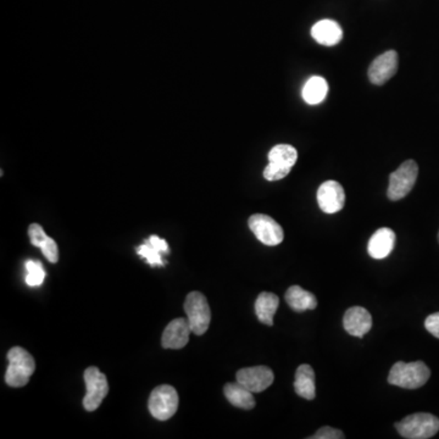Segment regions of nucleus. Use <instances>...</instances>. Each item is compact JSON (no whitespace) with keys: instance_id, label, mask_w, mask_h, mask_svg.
Returning a JSON list of instances; mask_svg holds the SVG:
<instances>
[{"instance_id":"10","label":"nucleus","mask_w":439,"mask_h":439,"mask_svg":"<svg viewBox=\"0 0 439 439\" xmlns=\"http://www.w3.org/2000/svg\"><path fill=\"white\" fill-rule=\"evenodd\" d=\"M398 71V54L395 50H388L372 61L369 68V78L373 85L382 86L390 81Z\"/></svg>"},{"instance_id":"14","label":"nucleus","mask_w":439,"mask_h":439,"mask_svg":"<svg viewBox=\"0 0 439 439\" xmlns=\"http://www.w3.org/2000/svg\"><path fill=\"white\" fill-rule=\"evenodd\" d=\"M395 233L388 227H382L377 230L367 245V252L372 259H385L392 253L395 245Z\"/></svg>"},{"instance_id":"6","label":"nucleus","mask_w":439,"mask_h":439,"mask_svg":"<svg viewBox=\"0 0 439 439\" xmlns=\"http://www.w3.org/2000/svg\"><path fill=\"white\" fill-rule=\"evenodd\" d=\"M178 403V394L173 385H161L150 394L148 408L156 420L166 421L176 414Z\"/></svg>"},{"instance_id":"2","label":"nucleus","mask_w":439,"mask_h":439,"mask_svg":"<svg viewBox=\"0 0 439 439\" xmlns=\"http://www.w3.org/2000/svg\"><path fill=\"white\" fill-rule=\"evenodd\" d=\"M8 360L9 366L5 373V382L13 388L27 385L36 370V361L31 354L21 347H14L8 353Z\"/></svg>"},{"instance_id":"28","label":"nucleus","mask_w":439,"mask_h":439,"mask_svg":"<svg viewBox=\"0 0 439 439\" xmlns=\"http://www.w3.org/2000/svg\"><path fill=\"white\" fill-rule=\"evenodd\" d=\"M426 330L430 332L431 335H435L439 340V313L432 314L426 319Z\"/></svg>"},{"instance_id":"11","label":"nucleus","mask_w":439,"mask_h":439,"mask_svg":"<svg viewBox=\"0 0 439 439\" xmlns=\"http://www.w3.org/2000/svg\"><path fill=\"white\" fill-rule=\"evenodd\" d=\"M317 203L323 213L335 214L345 204L343 187L337 181H326L317 190Z\"/></svg>"},{"instance_id":"29","label":"nucleus","mask_w":439,"mask_h":439,"mask_svg":"<svg viewBox=\"0 0 439 439\" xmlns=\"http://www.w3.org/2000/svg\"><path fill=\"white\" fill-rule=\"evenodd\" d=\"M148 242L154 247L155 249H158L160 253H168V245L166 243V240L160 238L158 235H152Z\"/></svg>"},{"instance_id":"27","label":"nucleus","mask_w":439,"mask_h":439,"mask_svg":"<svg viewBox=\"0 0 439 439\" xmlns=\"http://www.w3.org/2000/svg\"><path fill=\"white\" fill-rule=\"evenodd\" d=\"M345 438V433L340 430L333 428L330 426H325L317 431L315 435H311L310 439H343Z\"/></svg>"},{"instance_id":"3","label":"nucleus","mask_w":439,"mask_h":439,"mask_svg":"<svg viewBox=\"0 0 439 439\" xmlns=\"http://www.w3.org/2000/svg\"><path fill=\"white\" fill-rule=\"evenodd\" d=\"M395 428L404 438H432L439 431V419L428 412H417L397 422Z\"/></svg>"},{"instance_id":"25","label":"nucleus","mask_w":439,"mask_h":439,"mask_svg":"<svg viewBox=\"0 0 439 439\" xmlns=\"http://www.w3.org/2000/svg\"><path fill=\"white\" fill-rule=\"evenodd\" d=\"M28 235H30L32 245L38 247V248H41L42 245L48 240V235L43 230V227L38 223H32L31 226L28 227Z\"/></svg>"},{"instance_id":"12","label":"nucleus","mask_w":439,"mask_h":439,"mask_svg":"<svg viewBox=\"0 0 439 439\" xmlns=\"http://www.w3.org/2000/svg\"><path fill=\"white\" fill-rule=\"evenodd\" d=\"M190 322L185 317H178L168 323L163 337L161 345L165 349H182L186 347L190 340Z\"/></svg>"},{"instance_id":"13","label":"nucleus","mask_w":439,"mask_h":439,"mask_svg":"<svg viewBox=\"0 0 439 439\" xmlns=\"http://www.w3.org/2000/svg\"><path fill=\"white\" fill-rule=\"evenodd\" d=\"M343 326L349 335L362 338L372 327L371 314L362 307H353L345 311Z\"/></svg>"},{"instance_id":"20","label":"nucleus","mask_w":439,"mask_h":439,"mask_svg":"<svg viewBox=\"0 0 439 439\" xmlns=\"http://www.w3.org/2000/svg\"><path fill=\"white\" fill-rule=\"evenodd\" d=\"M328 93V85L326 80L321 76H314L309 78L303 88V99L309 105H316L322 103Z\"/></svg>"},{"instance_id":"16","label":"nucleus","mask_w":439,"mask_h":439,"mask_svg":"<svg viewBox=\"0 0 439 439\" xmlns=\"http://www.w3.org/2000/svg\"><path fill=\"white\" fill-rule=\"evenodd\" d=\"M295 393L299 397L313 400L316 395V385H315V372L313 367L308 364H303L297 369L295 380Z\"/></svg>"},{"instance_id":"5","label":"nucleus","mask_w":439,"mask_h":439,"mask_svg":"<svg viewBox=\"0 0 439 439\" xmlns=\"http://www.w3.org/2000/svg\"><path fill=\"white\" fill-rule=\"evenodd\" d=\"M419 176L416 161L407 160L394 173H390L387 195L392 202L403 199L412 192Z\"/></svg>"},{"instance_id":"9","label":"nucleus","mask_w":439,"mask_h":439,"mask_svg":"<svg viewBox=\"0 0 439 439\" xmlns=\"http://www.w3.org/2000/svg\"><path fill=\"white\" fill-rule=\"evenodd\" d=\"M273 380V372L267 366L245 367L237 372V382L253 393H260L267 390Z\"/></svg>"},{"instance_id":"24","label":"nucleus","mask_w":439,"mask_h":439,"mask_svg":"<svg viewBox=\"0 0 439 439\" xmlns=\"http://www.w3.org/2000/svg\"><path fill=\"white\" fill-rule=\"evenodd\" d=\"M292 168H285L275 165V163H268L265 170H264V177L267 181H280L285 176H288Z\"/></svg>"},{"instance_id":"15","label":"nucleus","mask_w":439,"mask_h":439,"mask_svg":"<svg viewBox=\"0 0 439 439\" xmlns=\"http://www.w3.org/2000/svg\"><path fill=\"white\" fill-rule=\"evenodd\" d=\"M314 39L322 46L333 47L338 44L343 38V31L340 23L333 20H321L311 28Z\"/></svg>"},{"instance_id":"30","label":"nucleus","mask_w":439,"mask_h":439,"mask_svg":"<svg viewBox=\"0 0 439 439\" xmlns=\"http://www.w3.org/2000/svg\"><path fill=\"white\" fill-rule=\"evenodd\" d=\"M438 242H439V232H438Z\"/></svg>"},{"instance_id":"1","label":"nucleus","mask_w":439,"mask_h":439,"mask_svg":"<svg viewBox=\"0 0 439 439\" xmlns=\"http://www.w3.org/2000/svg\"><path fill=\"white\" fill-rule=\"evenodd\" d=\"M431 371L425 362L398 361L390 369L388 382L407 390H416L430 380Z\"/></svg>"},{"instance_id":"21","label":"nucleus","mask_w":439,"mask_h":439,"mask_svg":"<svg viewBox=\"0 0 439 439\" xmlns=\"http://www.w3.org/2000/svg\"><path fill=\"white\" fill-rule=\"evenodd\" d=\"M298 160V153L295 147L290 144L275 145L268 153V163L281 168H292Z\"/></svg>"},{"instance_id":"22","label":"nucleus","mask_w":439,"mask_h":439,"mask_svg":"<svg viewBox=\"0 0 439 439\" xmlns=\"http://www.w3.org/2000/svg\"><path fill=\"white\" fill-rule=\"evenodd\" d=\"M26 270H27V276H26V283L30 287H39L44 282L46 277V271L43 268V265L39 261L35 260H28L26 263Z\"/></svg>"},{"instance_id":"26","label":"nucleus","mask_w":439,"mask_h":439,"mask_svg":"<svg viewBox=\"0 0 439 439\" xmlns=\"http://www.w3.org/2000/svg\"><path fill=\"white\" fill-rule=\"evenodd\" d=\"M41 250L50 263L56 264L59 261V249H58L56 242L53 238L48 237V240L42 245Z\"/></svg>"},{"instance_id":"8","label":"nucleus","mask_w":439,"mask_h":439,"mask_svg":"<svg viewBox=\"0 0 439 439\" xmlns=\"http://www.w3.org/2000/svg\"><path fill=\"white\" fill-rule=\"evenodd\" d=\"M248 225H249V228L255 237L263 245H268V247H276L283 242L285 233H283L282 227L273 218L267 216V215L255 214L253 216H250L249 220H248Z\"/></svg>"},{"instance_id":"19","label":"nucleus","mask_w":439,"mask_h":439,"mask_svg":"<svg viewBox=\"0 0 439 439\" xmlns=\"http://www.w3.org/2000/svg\"><path fill=\"white\" fill-rule=\"evenodd\" d=\"M223 393L227 400L235 407V408L245 409V410H252L255 407V399L253 397V392H250L248 388L240 383H227L223 388Z\"/></svg>"},{"instance_id":"4","label":"nucleus","mask_w":439,"mask_h":439,"mask_svg":"<svg viewBox=\"0 0 439 439\" xmlns=\"http://www.w3.org/2000/svg\"><path fill=\"white\" fill-rule=\"evenodd\" d=\"M185 311L192 332L197 335H204L211 321V310L205 295L200 292H190L185 302Z\"/></svg>"},{"instance_id":"7","label":"nucleus","mask_w":439,"mask_h":439,"mask_svg":"<svg viewBox=\"0 0 439 439\" xmlns=\"http://www.w3.org/2000/svg\"><path fill=\"white\" fill-rule=\"evenodd\" d=\"M85 382L87 392L83 407L87 412H94L109 393V383L104 373L95 366L88 367L85 371Z\"/></svg>"},{"instance_id":"18","label":"nucleus","mask_w":439,"mask_h":439,"mask_svg":"<svg viewBox=\"0 0 439 439\" xmlns=\"http://www.w3.org/2000/svg\"><path fill=\"white\" fill-rule=\"evenodd\" d=\"M278 307H280V298L276 295L268 293V292L260 293L255 302V313H256L259 321L267 326H272L273 316Z\"/></svg>"},{"instance_id":"17","label":"nucleus","mask_w":439,"mask_h":439,"mask_svg":"<svg viewBox=\"0 0 439 439\" xmlns=\"http://www.w3.org/2000/svg\"><path fill=\"white\" fill-rule=\"evenodd\" d=\"M285 302L292 310L303 313L307 310H314L317 307V299L311 292L303 290L300 285H292L285 292Z\"/></svg>"},{"instance_id":"23","label":"nucleus","mask_w":439,"mask_h":439,"mask_svg":"<svg viewBox=\"0 0 439 439\" xmlns=\"http://www.w3.org/2000/svg\"><path fill=\"white\" fill-rule=\"evenodd\" d=\"M137 253L140 254L141 256L147 259V261L150 265H163V261L161 259V253L158 249H155L153 245H150L149 242L147 240L144 245H140L137 248Z\"/></svg>"}]
</instances>
